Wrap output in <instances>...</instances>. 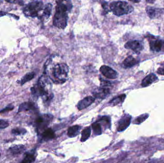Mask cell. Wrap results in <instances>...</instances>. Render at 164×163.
Listing matches in <instances>:
<instances>
[{"label": "cell", "instance_id": "8", "mask_svg": "<svg viewBox=\"0 0 164 163\" xmlns=\"http://www.w3.org/2000/svg\"><path fill=\"white\" fill-rule=\"evenodd\" d=\"M132 116L128 114H124L118 123L117 131L121 132L126 130L131 124Z\"/></svg>", "mask_w": 164, "mask_h": 163}, {"label": "cell", "instance_id": "3", "mask_svg": "<svg viewBox=\"0 0 164 163\" xmlns=\"http://www.w3.org/2000/svg\"><path fill=\"white\" fill-rule=\"evenodd\" d=\"M69 70L68 66L65 63H58L52 68L49 77L54 83H64L67 80Z\"/></svg>", "mask_w": 164, "mask_h": 163}, {"label": "cell", "instance_id": "35", "mask_svg": "<svg viewBox=\"0 0 164 163\" xmlns=\"http://www.w3.org/2000/svg\"><path fill=\"white\" fill-rule=\"evenodd\" d=\"M1 1H0V3H1Z\"/></svg>", "mask_w": 164, "mask_h": 163}, {"label": "cell", "instance_id": "15", "mask_svg": "<svg viewBox=\"0 0 164 163\" xmlns=\"http://www.w3.org/2000/svg\"><path fill=\"white\" fill-rule=\"evenodd\" d=\"M55 137V134L54 131L51 128H47L41 134V141L47 142L54 139Z\"/></svg>", "mask_w": 164, "mask_h": 163}, {"label": "cell", "instance_id": "27", "mask_svg": "<svg viewBox=\"0 0 164 163\" xmlns=\"http://www.w3.org/2000/svg\"><path fill=\"white\" fill-rule=\"evenodd\" d=\"M26 130L24 128H16L14 129L12 131V134H15V135H21L24 134L26 133Z\"/></svg>", "mask_w": 164, "mask_h": 163}, {"label": "cell", "instance_id": "31", "mask_svg": "<svg viewBox=\"0 0 164 163\" xmlns=\"http://www.w3.org/2000/svg\"><path fill=\"white\" fill-rule=\"evenodd\" d=\"M157 73L159 75H164V68H159L157 70Z\"/></svg>", "mask_w": 164, "mask_h": 163}, {"label": "cell", "instance_id": "29", "mask_svg": "<svg viewBox=\"0 0 164 163\" xmlns=\"http://www.w3.org/2000/svg\"><path fill=\"white\" fill-rule=\"evenodd\" d=\"M9 123L6 120H0V129H4L8 127Z\"/></svg>", "mask_w": 164, "mask_h": 163}, {"label": "cell", "instance_id": "25", "mask_svg": "<svg viewBox=\"0 0 164 163\" xmlns=\"http://www.w3.org/2000/svg\"><path fill=\"white\" fill-rule=\"evenodd\" d=\"M148 117H149V114L148 113H144V114H142L137 117L132 123L134 124L139 125L142 123H143V121H145L148 118Z\"/></svg>", "mask_w": 164, "mask_h": 163}, {"label": "cell", "instance_id": "11", "mask_svg": "<svg viewBox=\"0 0 164 163\" xmlns=\"http://www.w3.org/2000/svg\"><path fill=\"white\" fill-rule=\"evenodd\" d=\"M110 90L108 88H100L96 89L93 92L94 97L96 99H104L110 94Z\"/></svg>", "mask_w": 164, "mask_h": 163}, {"label": "cell", "instance_id": "20", "mask_svg": "<svg viewBox=\"0 0 164 163\" xmlns=\"http://www.w3.org/2000/svg\"><path fill=\"white\" fill-rule=\"evenodd\" d=\"M138 61L132 56H130L125 59L123 63V65L125 68H130L137 64Z\"/></svg>", "mask_w": 164, "mask_h": 163}, {"label": "cell", "instance_id": "12", "mask_svg": "<svg viewBox=\"0 0 164 163\" xmlns=\"http://www.w3.org/2000/svg\"><path fill=\"white\" fill-rule=\"evenodd\" d=\"M95 101V98L93 97H86L78 102L77 107L79 110H82L90 106Z\"/></svg>", "mask_w": 164, "mask_h": 163}, {"label": "cell", "instance_id": "32", "mask_svg": "<svg viewBox=\"0 0 164 163\" xmlns=\"http://www.w3.org/2000/svg\"><path fill=\"white\" fill-rule=\"evenodd\" d=\"M6 13H4V12H0V17L3 16H4L6 15Z\"/></svg>", "mask_w": 164, "mask_h": 163}, {"label": "cell", "instance_id": "30", "mask_svg": "<svg viewBox=\"0 0 164 163\" xmlns=\"http://www.w3.org/2000/svg\"><path fill=\"white\" fill-rule=\"evenodd\" d=\"M14 109V107L12 106H9L8 107H6V108L3 109L2 110L0 111V113H5L6 112H9L10 110H13Z\"/></svg>", "mask_w": 164, "mask_h": 163}, {"label": "cell", "instance_id": "13", "mask_svg": "<svg viewBox=\"0 0 164 163\" xmlns=\"http://www.w3.org/2000/svg\"><path fill=\"white\" fill-rule=\"evenodd\" d=\"M164 41L161 39H154L149 43L151 50L154 52H160L163 48Z\"/></svg>", "mask_w": 164, "mask_h": 163}, {"label": "cell", "instance_id": "4", "mask_svg": "<svg viewBox=\"0 0 164 163\" xmlns=\"http://www.w3.org/2000/svg\"><path fill=\"white\" fill-rule=\"evenodd\" d=\"M110 10L115 16H120L129 14L134 11V7L126 1H113L110 5Z\"/></svg>", "mask_w": 164, "mask_h": 163}, {"label": "cell", "instance_id": "18", "mask_svg": "<svg viewBox=\"0 0 164 163\" xmlns=\"http://www.w3.org/2000/svg\"><path fill=\"white\" fill-rule=\"evenodd\" d=\"M25 147L22 145H14L9 149L10 153L14 156L20 155L25 151Z\"/></svg>", "mask_w": 164, "mask_h": 163}, {"label": "cell", "instance_id": "16", "mask_svg": "<svg viewBox=\"0 0 164 163\" xmlns=\"http://www.w3.org/2000/svg\"><path fill=\"white\" fill-rule=\"evenodd\" d=\"M158 80V78L154 74L151 73L143 78L141 85L143 87H146Z\"/></svg>", "mask_w": 164, "mask_h": 163}, {"label": "cell", "instance_id": "17", "mask_svg": "<svg viewBox=\"0 0 164 163\" xmlns=\"http://www.w3.org/2000/svg\"><path fill=\"white\" fill-rule=\"evenodd\" d=\"M52 4L50 3H47L44 6L43 10V13L42 14L39 19L43 20L49 19L52 14Z\"/></svg>", "mask_w": 164, "mask_h": 163}, {"label": "cell", "instance_id": "5", "mask_svg": "<svg viewBox=\"0 0 164 163\" xmlns=\"http://www.w3.org/2000/svg\"><path fill=\"white\" fill-rule=\"evenodd\" d=\"M44 4L41 1H34L29 3L23 9L24 14L31 17H40L39 13L44 9Z\"/></svg>", "mask_w": 164, "mask_h": 163}, {"label": "cell", "instance_id": "10", "mask_svg": "<svg viewBox=\"0 0 164 163\" xmlns=\"http://www.w3.org/2000/svg\"><path fill=\"white\" fill-rule=\"evenodd\" d=\"M147 14L151 19L158 18L164 13V9L147 6L146 7Z\"/></svg>", "mask_w": 164, "mask_h": 163}, {"label": "cell", "instance_id": "14", "mask_svg": "<svg viewBox=\"0 0 164 163\" xmlns=\"http://www.w3.org/2000/svg\"><path fill=\"white\" fill-rule=\"evenodd\" d=\"M37 109L35 103L32 102H26L22 103L18 109V113L26 112L29 110H35Z\"/></svg>", "mask_w": 164, "mask_h": 163}, {"label": "cell", "instance_id": "6", "mask_svg": "<svg viewBox=\"0 0 164 163\" xmlns=\"http://www.w3.org/2000/svg\"><path fill=\"white\" fill-rule=\"evenodd\" d=\"M53 116L50 114H44L38 116L35 120V125L39 131L45 129L49 125L53 119Z\"/></svg>", "mask_w": 164, "mask_h": 163}, {"label": "cell", "instance_id": "22", "mask_svg": "<svg viewBox=\"0 0 164 163\" xmlns=\"http://www.w3.org/2000/svg\"><path fill=\"white\" fill-rule=\"evenodd\" d=\"M126 97V96L125 94H123L121 95H119L118 96L115 97L109 102V104L112 106H115L120 103H123L125 100Z\"/></svg>", "mask_w": 164, "mask_h": 163}, {"label": "cell", "instance_id": "33", "mask_svg": "<svg viewBox=\"0 0 164 163\" xmlns=\"http://www.w3.org/2000/svg\"><path fill=\"white\" fill-rule=\"evenodd\" d=\"M1 154L0 153V157H1Z\"/></svg>", "mask_w": 164, "mask_h": 163}, {"label": "cell", "instance_id": "24", "mask_svg": "<svg viewBox=\"0 0 164 163\" xmlns=\"http://www.w3.org/2000/svg\"><path fill=\"white\" fill-rule=\"evenodd\" d=\"M92 129L93 130L94 133L96 135H99L101 134L102 133L101 126L100 123L96 121L93 123L92 124Z\"/></svg>", "mask_w": 164, "mask_h": 163}, {"label": "cell", "instance_id": "9", "mask_svg": "<svg viewBox=\"0 0 164 163\" xmlns=\"http://www.w3.org/2000/svg\"><path fill=\"white\" fill-rule=\"evenodd\" d=\"M100 71L104 76L110 80L116 79L118 76L117 71L107 65H102L100 67Z\"/></svg>", "mask_w": 164, "mask_h": 163}, {"label": "cell", "instance_id": "34", "mask_svg": "<svg viewBox=\"0 0 164 163\" xmlns=\"http://www.w3.org/2000/svg\"><path fill=\"white\" fill-rule=\"evenodd\" d=\"M163 48H164V46H163Z\"/></svg>", "mask_w": 164, "mask_h": 163}, {"label": "cell", "instance_id": "2", "mask_svg": "<svg viewBox=\"0 0 164 163\" xmlns=\"http://www.w3.org/2000/svg\"><path fill=\"white\" fill-rule=\"evenodd\" d=\"M52 89V83L50 78L47 76H42L39 78L36 85L31 89V93L34 96L43 97L44 101L46 102H50L53 97V94H49V91Z\"/></svg>", "mask_w": 164, "mask_h": 163}, {"label": "cell", "instance_id": "7", "mask_svg": "<svg viewBox=\"0 0 164 163\" xmlns=\"http://www.w3.org/2000/svg\"><path fill=\"white\" fill-rule=\"evenodd\" d=\"M126 49H130L134 53L140 54L143 49V44L139 40H132L128 41L124 45Z\"/></svg>", "mask_w": 164, "mask_h": 163}, {"label": "cell", "instance_id": "1", "mask_svg": "<svg viewBox=\"0 0 164 163\" xmlns=\"http://www.w3.org/2000/svg\"><path fill=\"white\" fill-rule=\"evenodd\" d=\"M56 3L53 25L57 28L63 29L67 25L68 14L72 8V4L70 1H57Z\"/></svg>", "mask_w": 164, "mask_h": 163}, {"label": "cell", "instance_id": "26", "mask_svg": "<svg viewBox=\"0 0 164 163\" xmlns=\"http://www.w3.org/2000/svg\"><path fill=\"white\" fill-rule=\"evenodd\" d=\"M35 73L34 72L28 73L24 76L21 80V84L24 85L26 82H28L32 80L35 77Z\"/></svg>", "mask_w": 164, "mask_h": 163}, {"label": "cell", "instance_id": "21", "mask_svg": "<svg viewBox=\"0 0 164 163\" xmlns=\"http://www.w3.org/2000/svg\"><path fill=\"white\" fill-rule=\"evenodd\" d=\"M81 129V126L78 125H75L71 126L68 129L67 135L70 138H73V137H76L77 135L79 134L80 131Z\"/></svg>", "mask_w": 164, "mask_h": 163}, {"label": "cell", "instance_id": "23", "mask_svg": "<svg viewBox=\"0 0 164 163\" xmlns=\"http://www.w3.org/2000/svg\"><path fill=\"white\" fill-rule=\"evenodd\" d=\"M91 132L90 127H86L83 129L82 132V136H81V141L82 142H84L86 141L90 137Z\"/></svg>", "mask_w": 164, "mask_h": 163}, {"label": "cell", "instance_id": "28", "mask_svg": "<svg viewBox=\"0 0 164 163\" xmlns=\"http://www.w3.org/2000/svg\"><path fill=\"white\" fill-rule=\"evenodd\" d=\"M101 81V87L103 88H107L111 85V83L110 81H107L106 80H103V78L100 79Z\"/></svg>", "mask_w": 164, "mask_h": 163}, {"label": "cell", "instance_id": "19", "mask_svg": "<svg viewBox=\"0 0 164 163\" xmlns=\"http://www.w3.org/2000/svg\"><path fill=\"white\" fill-rule=\"evenodd\" d=\"M36 158L35 150L30 151L25 154V156L21 163H32L35 161Z\"/></svg>", "mask_w": 164, "mask_h": 163}]
</instances>
